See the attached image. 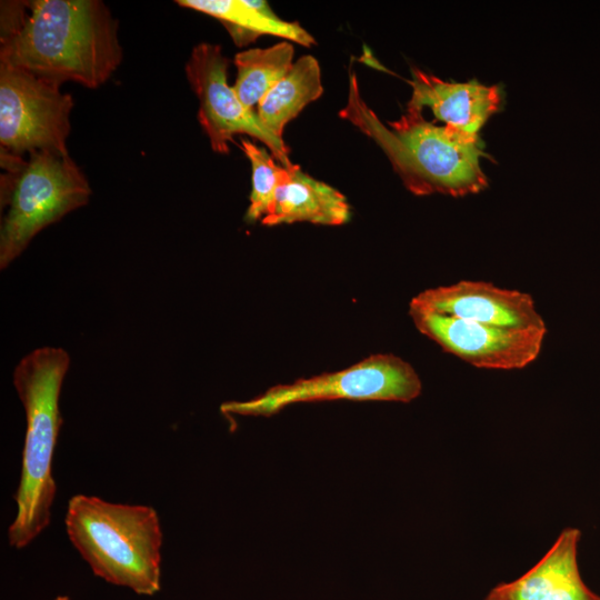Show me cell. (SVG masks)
<instances>
[{
    "label": "cell",
    "instance_id": "cell-1",
    "mask_svg": "<svg viewBox=\"0 0 600 600\" xmlns=\"http://www.w3.org/2000/svg\"><path fill=\"white\" fill-rule=\"evenodd\" d=\"M0 63L61 86L103 84L122 61L118 22L100 0L6 1Z\"/></svg>",
    "mask_w": 600,
    "mask_h": 600
},
{
    "label": "cell",
    "instance_id": "cell-2",
    "mask_svg": "<svg viewBox=\"0 0 600 600\" xmlns=\"http://www.w3.org/2000/svg\"><path fill=\"white\" fill-rule=\"evenodd\" d=\"M339 114L382 149L404 187L416 196L464 197L488 187L479 134L437 126L424 119L422 109L409 104L387 127L363 101L353 70L349 72L347 104Z\"/></svg>",
    "mask_w": 600,
    "mask_h": 600
},
{
    "label": "cell",
    "instance_id": "cell-3",
    "mask_svg": "<svg viewBox=\"0 0 600 600\" xmlns=\"http://www.w3.org/2000/svg\"><path fill=\"white\" fill-rule=\"evenodd\" d=\"M70 364L67 351L38 348L26 354L13 371V386L27 420L21 476L14 493L17 514L8 529L9 544L21 549L50 523L57 486L52 460L62 423L59 397Z\"/></svg>",
    "mask_w": 600,
    "mask_h": 600
},
{
    "label": "cell",
    "instance_id": "cell-4",
    "mask_svg": "<svg viewBox=\"0 0 600 600\" xmlns=\"http://www.w3.org/2000/svg\"><path fill=\"white\" fill-rule=\"evenodd\" d=\"M66 529L97 577L141 596L160 590L162 531L153 508L76 494Z\"/></svg>",
    "mask_w": 600,
    "mask_h": 600
},
{
    "label": "cell",
    "instance_id": "cell-5",
    "mask_svg": "<svg viewBox=\"0 0 600 600\" xmlns=\"http://www.w3.org/2000/svg\"><path fill=\"white\" fill-rule=\"evenodd\" d=\"M0 268L6 269L33 237L87 204L91 188L69 154L39 151L29 160L1 151Z\"/></svg>",
    "mask_w": 600,
    "mask_h": 600
},
{
    "label": "cell",
    "instance_id": "cell-6",
    "mask_svg": "<svg viewBox=\"0 0 600 600\" xmlns=\"http://www.w3.org/2000/svg\"><path fill=\"white\" fill-rule=\"evenodd\" d=\"M421 390V380L409 362L392 353H374L343 370L278 384L250 400L223 402L220 411L226 416L271 417L300 402H410Z\"/></svg>",
    "mask_w": 600,
    "mask_h": 600
},
{
    "label": "cell",
    "instance_id": "cell-7",
    "mask_svg": "<svg viewBox=\"0 0 600 600\" xmlns=\"http://www.w3.org/2000/svg\"><path fill=\"white\" fill-rule=\"evenodd\" d=\"M73 100L60 86L0 63L1 151L16 157L39 151L69 154Z\"/></svg>",
    "mask_w": 600,
    "mask_h": 600
},
{
    "label": "cell",
    "instance_id": "cell-8",
    "mask_svg": "<svg viewBox=\"0 0 600 600\" xmlns=\"http://www.w3.org/2000/svg\"><path fill=\"white\" fill-rule=\"evenodd\" d=\"M229 64L220 46L201 42L191 50L184 68L199 101L198 121L211 149L227 154L234 134H248L264 143L281 166L290 167L292 162L286 143L262 126L257 112L246 107L228 83Z\"/></svg>",
    "mask_w": 600,
    "mask_h": 600
},
{
    "label": "cell",
    "instance_id": "cell-9",
    "mask_svg": "<svg viewBox=\"0 0 600 600\" xmlns=\"http://www.w3.org/2000/svg\"><path fill=\"white\" fill-rule=\"evenodd\" d=\"M423 336L477 368L512 370L533 362L541 352L547 328L488 326L409 309Z\"/></svg>",
    "mask_w": 600,
    "mask_h": 600
},
{
    "label": "cell",
    "instance_id": "cell-10",
    "mask_svg": "<svg viewBox=\"0 0 600 600\" xmlns=\"http://www.w3.org/2000/svg\"><path fill=\"white\" fill-rule=\"evenodd\" d=\"M409 309L488 326L547 328L529 293L484 281L462 280L427 289L411 299Z\"/></svg>",
    "mask_w": 600,
    "mask_h": 600
},
{
    "label": "cell",
    "instance_id": "cell-11",
    "mask_svg": "<svg viewBox=\"0 0 600 600\" xmlns=\"http://www.w3.org/2000/svg\"><path fill=\"white\" fill-rule=\"evenodd\" d=\"M581 532L566 528L549 551L518 579L492 588L484 600H600L578 566Z\"/></svg>",
    "mask_w": 600,
    "mask_h": 600
},
{
    "label": "cell",
    "instance_id": "cell-12",
    "mask_svg": "<svg viewBox=\"0 0 600 600\" xmlns=\"http://www.w3.org/2000/svg\"><path fill=\"white\" fill-rule=\"evenodd\" d=\"M409 83L412 88L409 106L428 107L444 126L469 134H479L502 102L496 84L444 81L418 68H411Z\"/></svg>",
    "mask_w": 600,
    "mask_h": 600
},
{
    "label": "cell",
    "instance_id": "cell-13",
    "mask_svg": "<svg viewBox=\"0 0 600 600\" xmlns=\"http://www.w3.org/2000/svg\"><path fill=\"white\" fill-rule=\"evenodd\" d=\"M287 168V177L278 187L262 224L310 222L341 226L350 219V206L339 190L304 173L298 164Z\"/></svg>",
    "mask_w": 600,
    "mask_h": 600
},
{
    "label": "cell",
    "instance_id": "cell-14",
    "mask_svg": "<svg viewBox=\"0 0 600 600\" xmlns=\"http://www.w3.org/2000/svg\"><path fill=\"white\" fill-rule=\"evenodd\" d=\"M176 3L218 19L238 47L247 46L262 34L279 37L303 47L317 43L300 23L277 17L267 1L178 0Z\"/></svg>",
    "mask_w": 600,
    "mask_h": 600
},
{
    "label": "cell",
    "instance_id": "cell-15",
    "mask_svg": "<svg viewBox=\"0 0 600 600\" xmlns=\"http://www.w3.org/2000/svg\"><path fill=\"white\" fill-rule=\"evenodd\" d=\"M323 92L318 60L306 54L293 62L289 72L258 103L257 116L262 126L282 140L287 123Z\"/></svg>",
    "mask_w": 600,
    "mask_h": 600
},
{
    "label": "cell",
    "instance_id": "cell-16",
    "mask_svg": "<svg viewBox=\"0 0 600 600\" xmlns=\"http://www.w3.org/2000/svg\"><path fill=\"white\" fill-rule=\"evenodd\" d=\"M294 49L290 41L268 48L239 51L234 56L237 79L232 86L240 101L253 109L291 69Z\"/></svg>",
    "mask_w": 600,
    "mask_h": 600
},
{
    "label": "cell",
    "instance_id": "cell-17",
    "mask_svg": "<svg viewBox=\"0 0 600 600\" xmlns=\"http://www.w3.org/2000/svg\"><path fill=\"white\" fill-rule=\"evenodd\" d=\"M240 148L251 164L250 203L244 216L249 223L261 221L271 210L278 187L284 180L288 168L274 162V158L254 142L241 138Z\"/></svg>",
    "mask_w": 600,
    "mask_h": 600
},
{
    "label": "cell",
    "instance_id": "cell-18",
    "mask_svg": "<svg viewBox=\"0 0 600 600\" xmlns=\"http://www.w3.org/2000/svg\"><path fill=\"white\" fill-rule=\"evenodd\" d=\"M54 600H70L68 596H58Z\"/></svg>",
    "mask_w": 600,
    "mask_h": 600
}]
</instances>
